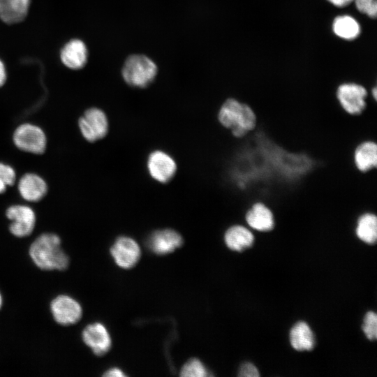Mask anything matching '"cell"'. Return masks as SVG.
<instances>
[{
  "mask_svg": "<svg viewBox=\"0 0 377 377\" xmlns=\"http://www.w3.org/2000/svg\"><path fill=\"white\" fill-rule=\"evenodd\" d=\"M183 244L182 235L177 231L165 228L153 232L147 240L148 249L157 255H165L174 251Z\"/></svg>",
  "mask_w": 377,
  "mask_h": 377,
  "instance_id": "8fae6325",
  "label": "cell"
},
{
  "mask_svg": "<svg viewBox=\"0 0 377 377\" xmlns=\"http://www.w3.org/2000/svg\"><path fill=\"white\" fill-rule=\"evenodd\" d=\"M14 145L19 149L34 154H43L47 147V137L37 125L24 123L18 126L13 135Z\"/></svg>",
  "mask_w": 377,
  "mask_h": 377,
  "instance_id": "5b68a950",
  "label": "cell"
},
{
  "mask_svg": "<svg viewBox=\"0 0 377 377\" xmlns=\"http://www.w3.org/2000/svg\"><path fill=\"white\" fill-rule=\"evenodd\" d=\"M239 376L242 377H258L260 374L255 365L250 362H246L241 366Z\"/></svg>",
  "mask_w": 377,
  "mask_h": 377,
  "instance_id": "484cf974",
  "label": "cell"
},
{
  "mask_svg": "<svg viewBox=\"0 0 377 377\" xmlns=\"http://www.w3.org/2000/svg\"><path fill=\"white\" fill-rule=\"evenodd\" d=\"M104 376H125V374L123 373V371L116 367L110 369L109 370L106 371L105 373L103 374Z\"/></svg>",
  "mask_w": 377,
  "mask_h": 377,
  "instance_id": "4316f807",
  "label": "cell"
},
{
  "mask_svg": "<svg viewBox=\"0 0 377 377\" xmlns=\"http://www.w3.org/2000/svg\"><path fill=\"white\" fill-rule=\"evenodd\" d=\"M149 175L155 181L165 184L175 175L177 165L174 158L165 151L157 149L151 152L147 159Z\"/></svg>",
  "mask_w": 377,
  "mask_h": 377,
  "instance_id": "ba28073f",
  "label": "cell"
},
{
  "mask_svg": "<svg viewBox=\"0 0 377 377\" xmlns=\"http://www.w3.org/2000/svg\"><path fill=\"white\" fill-rule=\"evenodd\" d=\"M355 234L362 242L374 244L377 239V216L373 212H364L357 219Z\"/></svg>",
  "mask_w": 377,
  "mask_h": 377,
  "instance_id": "d6986e66",
  "label": "cell"
},
{
  "mask_svg": "<svg viewBox=\"0 0 377 377\" xmlns=\"http://www.w3.org/2000/svg\"><path fill=\"white\" fill-rule=\"evenodd\" d=\"M7 73L3 62L0 59V87L6 82Z\"/></svg>",
  "mask_w": 377,
  "mask_h": 377,
  "instance_id": "83f0119b",
  "label": "cell"
},
{
  "mask_svg": "<svg viewBox=\"0 0 377 377\" xmlns=\"http://www.w3.org/2000/svg\"><path fill=\"white\" fill-rule=\"evenodd\" d=\"M246 226L257 232H269L274 230V216L271 209L263 202H256L246 212Z\"/></svg>",
  "mask_w": 377,
  "mask_h": 377,
  "instance_id": "7c38bea8",
  "label": "cell"
},
{
  "mask_svg": "<svg viewBox=\"0 0 377 377\" xmlns=\"http://www.w3.org/2000/svg\"><path fill=\"white\" fill-rule=\"evenodd\" d=\"M0 179L7 186L13 185L16 180L15 170L10 165L0 162Z\"/></svg>",
  "mask_w": 377,
  "mask_h": 377,
  "instance_id": "d4e9b609",
  "label": "cell"
},
{
  "mask_svg": "<svg viewBox=\"0 0 377 377\" xmlns=\"http://www.w3.org/2000/svg\"><path fill=\"white\" fill-rule=\"evenodd\" d=\"M369 94L365 86L356 82H342L337 86L335 92L342 109L351 115H357L364 111Z\"/></svg>",
  "mask_w": 377,
  "mask_h": 377,
  "instance_id": "277c9868",
  "label": "cell"
},
{
  "mask_svg": "<svg viewBox=\"0 0 377 377\" xmlns=\"http://www.w3.org/2000/svg\"><path fill=\"white\" fill-rule=\"evenodd\" d=\"M20 196L26 201L36 202L42 200L47 193L46 182L38 175L26 173L17 184Z\"/></svg>",
  "mask_w": 377,
  "mask_h": 377,
  "instance_id": "9a60e30c",
  "label": "cell"
},
{
  "mask_svg": "<svg viewBox=\"0 0 377 377\" xmlns=\"http://www.w3.org/2000/svg\"><path fill=\"white\" fill-rule=\"evenodd\" d=\"M357 9L362 13L367 15L372 19L376 17L377 1L376 0H353Z\"/></svg>",
  "mask_w": 377,
  "mask_h": 377,
  "instance_id": "cb8c5ba5",
  "label": "cell"
},
{
  "mask_svg": "<svg viewBox=\"0 0 377 377\" xmlns=\"http://www.w3.org/2000/svg\"><path fill=\"white\" fill-rule=\"evenodd\" d=\"M182 376L204 377L209 376L208 371L202 362L196 358L189 360L180 371Z\"/></svg>",
  "mask_w": 377,
  "mask_h": 377,
  "instance_id": "7402d4cb",
  "label": "cell"
},
{
  "mask_svg": "<svg viewBox=\"0 0 377 377\" xmlns=\"http://www.w3.org/2000/svg\"><path fill=\"white\" fill-rule=\"evenodd\" d=\"M216 119L235 138L244 137L256 125V116L253 109L234 97H229L222 102L216 112Z\"/></svg>",
  "mask_w": 377,
  "mask_h": 377,
  "instance_id": "6da1fadb",
  "label": "cell"
},
{
  "mask_svg": "<svg viewBox=\"0 0 377 377\" xmlns=\"http://www.w3.org/2000/svg\"><path fill=\"white\" fill-rule=\"evenodd\" d=\"M289 338L292 347L296 350H311L314 348V334L305 322L295 323L290 331Z\"/></svg>",
  "mask_w": 377,
  "mask_h": 377,
  "instance_id": "ffe728a7",
  "label": "cell"
},
{
  "mask_svg": "<svg viewBox=\"0 0 377 377\" xmlns=\"http://www.w3.org/2000/svg\"><path fill=\"white\" fill-rule=\"evenodd\" d=\"M362 329L370 341L377 338V316L372 311H368L364 318Z\"/></svg>",
  "mask_w": 377,
  "mask_h": 377,
  "instance_id": "603a6c76",
  "label": "cell"
},
{
  "mask_svg": "<svg viewBox=\"0 0 377 377\" xmlns=\"http://www.w3.org/2000/svg\"><path fill=\"white\" fill-rule=\"evenodd\" d=\"M78 127L82 137L87 141L94 142L103 139L108 134V118L103 110L91 108L79 119Z\"/></svg>",
  "mask_w": 377,
  "mask_h": 377,
  "instance_id": "8992f818",
  "label": "cell"
},
{
  "mask_svg": "<svg viewBox=\"0 0 377 377\" xmlns=\"http://www.w3.org/2000/svg\"><path fill=\"white\" fill-rule=\"evenodd\" d=\"M353 161L362 172L377 168V142L365 140L358 144L354 150Z\"/></svg>",
  "mask_w": 377,
  "mask_h": 377,
  "instance_id": "e0dca14e",
  "label": "cell"
},
{
  "mask_svg": "<svg viewBox=\"0 0 377 377\" xmlns=\"http://www.w3.org/2000/svg\"><path fill=\"white\" fill-rule=\"evenodd\" d=\"M157 71L156 64L148 57L143 54H132L126 59L121 74L128 85L143 88L153 82Z\"/></svg>",
  "mask_w": 377,
  "mask_h": 377,
  "instance_id": "3957f363",
  "label": "cell"
},
{
  "mask_svg": "<svg viewBox=\"0 0 377 377\" xmlns=\"http://www.w3.org/2000/svg\"><path fill=\"white\" fill-rule=\"evenodd\" d=\"M60 237L54 233H43L31 244L29 256L34 264L44 270H64L69 258L61 246Z\"/></svg>",
  "mask_w": 377,
  "mask_h": 377,
  "instance_id": "7a4b0ae2",
  "label": "cell"
},
{
  "mask_svg": "<svg viewBox=\"0 0 377 377\" xmlns=\"http://www.w3.org/2000/svg\"><path fill=\"white\" fill-rule=\"evenodd\" d=\"M2 303H3V300H2V296L0 293V308L2 306Z\"/></svg>",
  "mask_w": 377,
  "mask_h": 377,
  "instance_id": "4dcf8cb0",
  "label": "cell"
},
{
  "mask_svg": "<svg viewBox=\"0 0 377 377\" xmlns=\"http://www.w3.org/2000/svg\"><path fill=\"white\" fill-rule=\"evenodd\" d=\"M50 311L54 320L61 325H70L77 323L82 318V309L73 297L60 295L50 303Z\"/></svg>",
  "mask_w": 377,
  "mask_h": 377,
  "instance_id": "9c48e42d",
  "label": "cell"
},
{
  "mask_svg": "<svg viewBox=\"0 0 377 377\" xmlns=\"http://www.w3.org/2000/svg\"><path fill=\"white\" fill-rule=\"evenodd\" d=\"M336 7L342 8L349 5L353 0H327Z\"/></svg>",
  "mask_w": 377,
  "mask_h": 377,
  "instance_id": "f1b7e54d",
  "label": "cell"
},
{
  "mask_svg": "<svg viewBox=\"0 0 377 377\" xmlns=\"http://www.w3.org/2000/svg\"><path fill=\"white\" fill-rule=\"evenodd\" d=\"M6 217L11 221L10 232L15 237H25L33 232L36 216L33 209L25 205H13L6 212Z\"/></svg>",
  "mask_w": 377,
  "mask_h": 377,
  "instance_id": "52a82bcc",
  "label": "cell"
},
{
  "mask_svg": "<svg viewBox=\"0 0 377 377\" xmlns=\"http://www.w3.org/2000/svg\"><path fill=\"white\" fill-rule=\"evenodd\" d=\"M110 253L118 266L130 269L138 262L141 251L138 244L133 238L121 236L111 246Z\"/></svg>",
  "mask_w": 377,
  "mask_h": 377,
  "instance_id": "30bf717a",
  "label": "cell"
},
{
  "mask_svg": "<svg viewBox=\"0 0 377 377\" xmlns=\"http://www.w3.org/2000/svg\"><path fill=\"white\" fill-rule=\"evenodd\" d=\"M334 34L344 40H352L357 38L361 33L359 22L352 16L344 15L336 17L332 22Z\"/></svg>",
  "mask_w": 377,
  "mask_h": 377,
  "instance_id": "44dd1931",
  "label": "cell"
},
{
  "mask_svg": "<svg viewBox=\"0 0 377 377\" xmlns=\"http://www.w3.org/2000/svg\"><path fill=\"white\" fill-rule=\"evenodd\" d=\"M7 185L0 179V193H3L6 191Z\"/></svg>",
  "mask_w": 377,
  "mask_h": 377,
  "instance_id": "f546056e",
  "label": "cell"
},
{
  "mask_svg": "<svg viewBox=\"0 0 377 377\" xmlns=\"http://www.w3.org/2000/svg\"><path fill=\"white\" fill-rule=\"evenodd\" d=\"M31 0H0V20L8 24L21 22L27 17Z\"/></svg>",
  "mask_w": 377,
  "mask_h": 377,
  "instance_id": "ac0fdd59",
  "label": "cell"
},
{
  "mask_svg": "<svg viewBox=\"0 0 377 377\" xmlns=\"http://www.w3.org/2000/svg\"><path fill=\"white\" fill-rule=\"evenodd\" d=\"M88 50L85 43L80 39L74 38L68 41L60 52L62 64L72 70H80L87 64Z\"/></svg>",
  "mask_w": 377,
  "mask_h": 377,
  "instance_id": "5bb4252c",
  "label": "cell"
},
{
  "mask_svg": "<svg viewBox=\"0 0 377 377\" xmlns=\"http://www.w3.org/2000/svg\"><path fill=\"white\" fill-rule=\"evenodd\" d=\"M223 239L228 248L235 251H242L253 244L255 235L248 226L235 223L226 229Z\"/></svg>",
  "mask_w": 377,
  "mask_h": 377,
  "instance_id": "2e32d148",
  "label": "cell"
},
{
  "mask_svg": "<svg viewBox=\"0 0 377 377\" xmlns=\"http://www.w3.org/2000/svg\"><path fill=\"white\" fill-rule=\"evenodd\" d=\"M82 338L84 343L96 355H103L111 348V338L106 327L101 323L88 325L83 330Z\"/></svg>",
  "mask_w": 377,
  "mask_h": 377,
  "instance_id": "4fadbf2b",
  "label": "cell"
}]
</instances>
